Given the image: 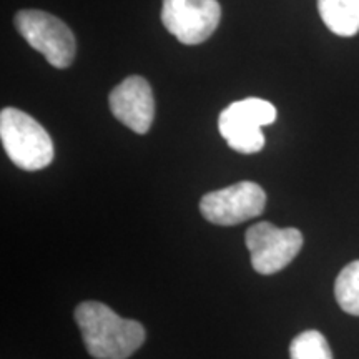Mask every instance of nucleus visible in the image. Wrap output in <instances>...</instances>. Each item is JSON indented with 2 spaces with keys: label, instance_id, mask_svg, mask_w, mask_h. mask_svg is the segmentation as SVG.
<instances>
[{
  "label": "nucleus",
  "instance_id": "obj_1",
  "mask_svg": "<svg viewBox=\"0 0 359 359\" xmlns=\"http://www.w3.org/2000/svg\"><path fill=\"white\" fill-rule=\"evenodd\" d=\"M75 321L85 348L95 359H127L145 343V327L140 323L118 316L103 303H80Z\"/></svg>",
  "mask_w": 359,
  "mask_h": 359
},
{
  "label": "nucleus",
  "instance_id": "obj_2",
  "mask_svg": "<svg viewBox=\"0 0 359 359\" xmlns=\"http://www.w3.org/2000/svg\"><path fill=\"white\" fill-rule=\"evenodd\" d=\"M0 138L8 158L25 172H37L52 163L53 142L37 120L19 109H7L0 114Z\"/></svg>",
  "mask_w": 359,
  "mask_h": 359
},
{
  "label": "nucleus",
  "instance_id": "obj_3",
  "mask_svg": "<svg viewBox=\"0 0 359 359\" xmlns=\"http://www.w3.org/2000/svg\"><path fill=\"white\" fill-rule=\"evenodd\" d=\"M276 109L263 98L233 102L219 114L218 128L228 147L238 154H258L264 147L262 127L275 123Z\"/></svg>",
  "mask_w": 359,
  "mask_h": 359
},
{
  "label": "nucleus",
  "instance_id": "obj_4",
  "mask_svg": "<svg viewBox=\"0 0 359 359\" xmlns=\"http://www.w3.org/2000/svg\"><path fill=\"white\" fill-rule=\"evenodd\" d=\"M15 27L27 43L42 53L55 69H67L75 58L77 43L65 22L43 11H22L15 15Z\"/></svg>",
  "mask_w": 359,
  "mask_h": 359
},
{
  "label": "nucleus",
  "instance_id": "obj_5",
  "mask_svg": "<svg viewBox=\"0 0 359 359\" xmlns=\"http://www.w3.org/2000/svg\"><path fill=\"white\" fill-rule=\"evenodd\" d=\"M245 243L250 250L255 271L259 275H275L288 266L303 248V235L296 228H278L262 222L248 228Z\"/></svg>",
  "mask_w": 359,
  "mask_h": 359
},
{
  "label": "nucleus",
  "instance_id": "obj_6",
  "mask_svg": "<svg viewBox=\"0 0 359 359\" xmlns=\"http://www.w3.org/2000/svg\"><path fill=\"white\" fill-rule=\"evenodd\" d=\"M266 206V193L258 183L240 182L222 190L206 193L200 201V212L210 223L235 226L259 217Z\"/></svg>",
  "mask_w": 359,
  "mask_h": 359
},
{
  "label": "nucleus",
  "instance_id": "obj_7",
  "mask_svg": "<svg viewBox=\"0 0 359 359\" xmlns=\"http://www.w3.org/2000/svg\"><path fill=\"white\" fill-rule=\"evenodd\" d=\"M222 20L218 0H163L161 22L178 42L198 45L208 40Z\"/></svg>",
  "mask_w": 359,
  "mask_h": 359
},
{
  "label": "nucleus",
  "instance_id": "obj_8",
  "mask_svg": "<svg viewBox=\"0 0 359 359\" xmlns=\"http://www.w3.org/2000/svg\"><path fill=\"white\" fill-rule=\"evenodd\" d=\"M110 110L118 122L143 135L150 130L155 116V100L150 83L143 77L132 75L111 90Z\"/></svg>",
  "mask_w": 359,
  "mask_h": 359
},
{
  "label": "nucleus",
  "instance_id": "obj_9",
  "mask_svg": "<svg viewBox=\"0 0 359 359\" xmlns=\"http://www.w3.org/2000/svg\"><path fill=\"white\" fill-rule=\"evenodd\" d=\"M318 12L327 29L339 37L359 32V0H318Z\"/></svg>",
  "mask_w": 359,
  "mask_h": 359
},
{
  "label": "nucleus",
  "instance_id": "obj_10",
  "mask_svg": "<svg viewBox=\"0 0 359 359\" xmlns=\"http://www.w3.org/2000/svg\"><path fill=\"white\" fill-rule=\"evenodd\" d=\"M334 296L343 311L359 316V259L349 263L339 273L334 285Z\"/></svg>",
  "mask_w": 359,
  "mask_h": 359
},
{
  "label": "nucleus",
  "instance_id": "obj_11",
  "mask_svg": "<svg viewBox=\"0 0 359 359\" xmlns=\"http://www.w3.org/2000/svg\"><path fill=\"white\" fill-rule=\"evenodd\" d=\"M291 359H333L330 344L320 331L309 330L298 334L290 344Z\"/></svg>",
  "mask_w": 359,
  "mask_h": 359
}]
</instances>
